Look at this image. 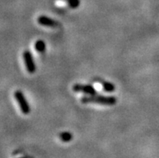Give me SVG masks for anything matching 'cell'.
Returning a JSON list of instances; mask_svg holds the SVG:
<instances>
[{
    "instance_id": "obj_1",
    "label": "cell",
    "mask_w": 159,
    "mask_h": 158,
    "mask_svg": "<svg viewBox=\"0 0 159 158\" xmlns=\"http://www.w3.org/2000/svg\"><path fill=\"white\" fill-rule=\"evenodd\" d=\"M117 102V99L114 96H103V95H90L82 98L81 102L87 104V103H96V104L106 105V106H113Z\"/></svg>"
},
{
    "instance_id": "obj_2",
    "label": "cell",
    "mask_w": 159,
    "mask_h": 158,
    "mask_svg": "<svg viewBox=\"0 0 159 158\" xmlns=\"http://www.w3.org/2000/svg\"><path fill=\"white\" fill-rule=\"evenodd\" d=\"M14 97L16 100L18 102L20 110L23 112V114L28 115L31 112V107L29 103L27 101L26 98L24 96V93L20 90H16L14 93Z\"/></svg>"
},
{
    "instance_id": "obj_3",
    "label": "cell",
    "mask_w": 159,
    "mask_h": 158,
    "mask_svg": "<svg viewBox=\"0 0 159 158\" xmlns=\"http://www.w3.org/2000/svg\"><path fill=\"white\" fill-rule=\"evenodd\" d=\"M23 57H24V64H25V66H26L27 71L29 74H33V73L36 72V66L35 65L33 57H32V52L30 51L25 50L24 53H23Z\"/></svg>"
},
{
    "instance_id": "obj_4",
    "label": "cell",
    "mask_w": 159,
    "mask_h": 158,
    "mask_svg": "<svg viewBox=\"0 0 159 158\" xmlns=\"http://www.w3.org/2000/svg\"><path fill=\"white\" fill-rule=\"evenodd\" d=\"M73 90L75 92L84 93L89 95H94L96 94V90L94 88V86L91 85H83V84H75L73 86Z\"/></svg>"
},
{
    "instance_id": "obj_5",
    "label": "cell",
    "mask_w": 159,
    "mask_h": 158,
    "mask_svg": "<svg viewBox=\"0 0 159 158\" xmlns=\"http://www.w3.org/2000/svg\"><path fill=\"white\" fill-rule=\"evenodd\" d=\"M37 21H38L40 25L44 27H48V28H56L59 25V23L57 22L56 20H52V19L45 16H39L38 19H37Z\"/></svg>"
},
{
    "instance_id": "obj_6",
    "label": "cell",
    "mask_w": 159,
    "mask_h": 158,
    "mask_svg": "<svg viewBox=\"0 0 159 158\" xmlns=\"http://www.w3.org/2000/svg\"><path fill=\"white\" fill-rule=\"evenodd\" d=\"M59 138L63 142H70L73 139V136L70 132H63L59 134Z\"/></svg>"
},
{
    "instance_id": "obj_7",
    "label": "cell",
    "mask_w": 159,
    "mask_h": 158,
    "mask_svg": "<svg viewBox=\"0 0 159 158\" xmlns=\"http://www.w3.org/2000/svg\"><path fill=\"white\" fill-rule=\"evenodd\" d=\"M35 48L36 50L39 52H44L46 49V45L44 40H38L35 43Z\"/></svg>"
},
{
    "instance_id": "obj_8",
    "label": "cell",
    "mask_w": 159,
    "mask_h": 158,
    "mask_svg": "<svg viewBox=\"0 0 159 158\" xmlns=\"http://www.w3.org/2000/svg\"><path fill=\"white\" fill-rule=\"evenodd\" d=\"M102 86H103V90L107 91V92H113L116 90L115 85L111 83V82H102Z\"/></svg>"
},
{
    "instance_id": "obj_9",
    "label": "cell",
    "mask_w": 159,
    "mask_h": 158,
    "mask_svg": "<svg viewBox=\"0 0 159 158\" xmlns=\"http://www.w3.org/2000/svg\"><path fill=\"white\" fill-rule=\"evenodd\" d=\"M67 3H68L69 7L73 9L79 7L80 5V1L79 0H67Z\"/></svg>"
}]
</instances>
